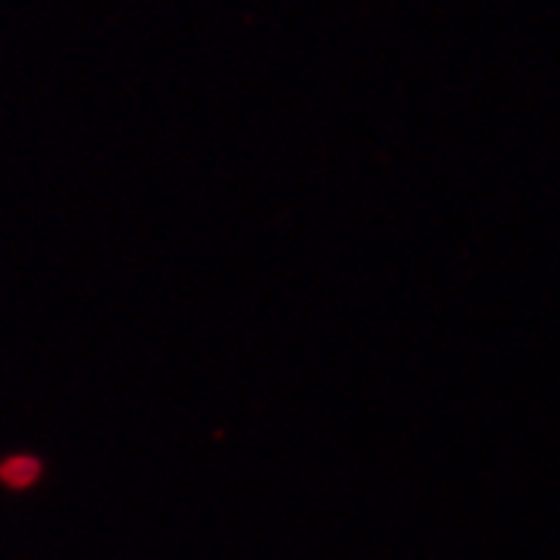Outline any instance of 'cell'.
<instances>
[{"label": "cell", "instance_id": "obj_1", "mask_svg": "<svg viewBox=\"0 0 560 560\" xmlns=\"http://www.w3.org/2000/svg\"><path fill=\"white\" fill-rule=\"evenodd\" d=\"M0 476H4L11 486H27L38 476V463H31V458H11V463L0 469Z\"/></svg>", "mask_w": 560, "mask_h": 560}]
</instances>
